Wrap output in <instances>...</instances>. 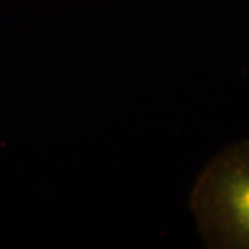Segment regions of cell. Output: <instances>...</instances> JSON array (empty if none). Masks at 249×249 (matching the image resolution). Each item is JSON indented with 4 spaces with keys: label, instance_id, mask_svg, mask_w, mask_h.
Segmentation results:
<instances>
[{
    "label": "cell",
    "instance_id": "obj_1",
    "mask_svg": "<svg viewBox=\"0 0 249 249\" xmlns=\"http://www.w3.org/2000/svg\"><path fill=\"white\" fill-rule=\"evenodd\" d=\"M190 205L209 248L249 249V140L226 147L206 165Z\"/></svg>",
    "mask_w": 249,
    "mask_h": 249
}]
</instances>
